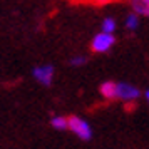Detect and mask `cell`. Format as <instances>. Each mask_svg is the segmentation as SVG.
<instances>
[{
  "label": "cell",
  "mask_w": 149,
  "mask_h": 149,
  "mask_svg": "<svg viewBox=\"0 0 149 149\" xmlns=\"http://www.w3.org/2000/svg\"><path fill=\"white\" fill-rule=\"evenodd\" d=\"M67 129H70L75 136H79L82 141H89L92 137V129L87 121H84L79 116H70L67 117Z\"/></svg>",
  "instance_id": "cell-1"
},
{
  "label": "cell",
  "mask_w": 149,
  "mask_h": 149,
  "mask_svg": "<svg viewBox=\"0 0 149 149\" xmlns=\"http://www.w3.org/2000/svg\"><path fill=\"white\" fill-rule=\"evenodd\" d=\"M141 95V91L131 84H126V82H121L117 84V95L116 99H121L124 102H134L137 97Z\"/></svg>",
  "instance_id": "cell-3"
},
{
  "label": "cell",
  "mask_w": 149,
  "mask_h": 149,
  "mask_svg": "<svg viewBox=\"0 0 149 149\" xmlns=\"http://www.w3.org/2000/svg\"><path fill=\"white\" fill-rule=\"evenodd\" d=\"M114 44H116L114 35L101 32V34H97L94 39H92V42H91V50H92V52H97V54H102V52H107Z\"/></svg>",
  "instance_id": "cell-2"
},
{
  "label": "cell",
  "mask_w": 149,
  "mask_h": 149,
  "mask_svg": "<svg viewBox=\"0 0 149 149\" xmlns=\"http://www.w3.org/2000/svg\"><path fill=\"white\" fill-rule=\"evenodd\" d=\"M132 8H134V15L148 17L149 15V0H132Z\"/></svg>",
  "instance_id": "cell-6"
},
{
  "label": "cell",
  "mask_w": 149,
  "mask_h": 149,
  "mask_svg": "<svg viewBox=\"0 0 149 149\" xmlns=\"http://www.w3.org/2000/svg\"><path fill=\"white\" fill-rule=\"evenodd\" d=\"M116 27H117V24H116V20L112 17H106L104 19V22H102V32L104 34H112L116 30Z\"/></svg>",
  "instance_id": "cell-8"
},
{
  "label": "cell",
  "mask_w": 149,
  "mask_h": 149,
  "mask_svg": "<svg viewBox=\"0 0 149 149\" xmlns=\"http://www.w3.org/2000/svg\"><path fill=\"white\" fill-rule=\"evenodd\" d=\"M35 81H39L44 86H50L52 79H54V67L52 65H40V67H35L32 70Z\"/></svg>",
  "instance_id": "cell-4"
},
{
  "label": "cell",
  "mask_w": 149,
  "mask_h": 149,
  "mask_svg": "<svg viewBox=\"0 0 149 149\" xmlns=\"http://www.w3.org/2000/svg\"><path fill=\"white\" fill-rule=\"evenodd\" d=\"M137 25H139V17L134 14H129L127 19H126V29L127 30H136Z\"/></svg>",
  "instance_id": "cell-9"
},
{
  "label": "cell",
  "mask_w": 149,
  "mask_h": 149,
  "mask_svg": "<svg viewBox=\"0 0 149 149\" xmlns=\"http://www.w3.org/2000/svg\"><path fill=\"white\" fill-rule=\"evenodd\" d=\"M86 61H87L86 57H74V59L70 61V65H75V67H77V65H84Z\"/></svg>",
  "instance_id": "cell-10"
},
{
  "label": "cell",
  "mask_w": 149,
  "mask_h": 149,
  "mask_svg": "<svg viewBox=\"0 0 149 149\" xmlns=\"http://www.w3.org/2000/svg\"><path fill=\"white\" fill-rule=\"evenodd\" d=\"M50 126L57 131H65L67 129V117H64V116H55L50 119Z\"/></svg>",
  "instance_id": "cell-7"
},
{
  "label": "cell",
  "mask_w": 149,
  "mask_h": 149,
  "mask_svg": "<svg viewBox=\"0 0 149 149\" xmlns=\"http://www.w3.org/2000/svg\"><path fill=\"white\" fill-rule=\"evenodd\" d=\"M101 94L102 97H106L109 101H112L116 99V95H117V82H104L101 86Z\"/></svg>",
  "instance_id": "cell-5"
}]
</instances>
